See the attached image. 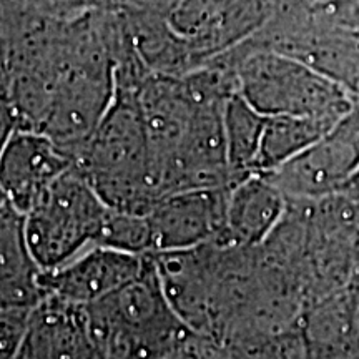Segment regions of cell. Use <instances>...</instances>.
<instances>
[{"mask_svg":"<svg viewBox=\"0 0 359 359\" xmlns=\"http://www.w3.org/2000/svg\"><path fill=\"white\" fill-rule=\"evenodd\" d=\"M109 210L74 167L62 175L24 215L27 243L42 271L62 266L95 245Z\"/></svg>","mask_w":359,"mask_h":359,"instance_id":"277c9868","label":"cell"},{"mask_svg":"<svg viewBox=\"0 0 359 359\" xmlns=\"http://www.w3.org/2000/svg\"><path fill=\"white\" fill-rule=\"evenodd\" d=\"M233 187L183 190L163 196L147 215L155 253L222 243Z\"/></svg>","mask_w":359,"mask_h":359,"instance_id":"52a82bcc","label":"cell"},{"mask_svg":"<svg viewBox=\"0 0 359 359\" xmlns=\"http://www.w3.org/2000/svg\"><path fill=\"white\" fill-rule=\"evenodd\" d=\"M74 168L116 212L148 215L163 198L137 88L116 85L110 110L75 155Z\"/></svg>","mask_w":359,"mask_h":359,"instance_id":"6da1fadb","label":"cell"},{"mask_svg":"<svg viewBox=\"0 0 359 359\" xmlns=\"http://www.w3.org/2000/svg\"><path fill=\"white\" fill-rule=\"evenodd\" d=\"M280 4L281 0H182L168 24L193 70H198L255 37Z\"/></svg>","mask_w":359,"mask_h":359,"instance_id":"5b68a950","label":"cell"},{"mask_svg":"<svg viewBox=\"0 0 359 359\" xmlns=\"http://www.w3.org/2000/svg\"><path fill=\"white\" fill-rule=\"evenodd\" d=\"M264 123L266 115L259 114L240 93L228 97L224 103V133L230 167L238 182L255 175Z\"/></svg>","mask_w":359,"mask_h":359,"instance_id":"5bb4252c","label":"cell"},{"mask_svg":"<svg viewBox=\"0 0 359 359\" xmlns=\"http://www.w3.org/2000/svg\"><path fill=\"white\" fill-rule=\"evenodd\" d=\"M339 120L318 116L273 115L266 116L262 147L255 173L268 175L302 154L330 132Z\"/></svg>","mask_w":359,"mask_h":359,"instance_id":"4fadbf2b","label":"cell"},{"mask_svg":"<svg viewBox=\"0 0 359 359\" xmlns=\"http://www.w3.org/2000/svg\"><path fill=\"white\" fill-rule=\"evenodd\" d=\"M346 195H348V193H346ZM349 196H351V195H349ZM351 200H353V208H354V219H356V223L359 224V196H351Z\"/></svg>","mask_w":359,"mask_h":359,"instance_id":"7402d4cb","label":"cell"},{"mask_svg":"<svg viewBox=\"0 0 359 359\" xmlns=\"http://www.w3.org/2000/svg\"><path fill=\"white\" fill-rule=\"evenodd\" d=\"M95 245L128 251L135 255H151V226L147 215H133L109 210L103 219Z\"/></svg>","mask_w":359,"mask_h":359,"instance_id":"9a60e30c","label":"cell"},{"mask_svg":"<svg viewBox=\"0 0 359 359\" xmlns=\"http://www.w3.org/2000/svg\"><path fill=\"white\" fill-rule=\"evenodd\" d=\"M290 200L266 175H250L231 188L224 248H253L264 243L288 212Z\"/></svg>","mask_w":359,"mask_h":359,"instance_id":"8fae6325","label":"cell"},{"mask_svg":"<svg viewBox=\"0 0 359 359\" xmlns=\"http://www.w3.org/2000/svg\"><path fill=\"white\" fill-rule=\"evenodd\" d=\"M311 4H325V2H333V0H309Z\"/></svg>","mask_w":359,"mask_h":359,"instance_id":"603a6c76","label":"cell"},{"mask_svg":"<svg viewBox=\"0 0 359 359\" xmlns=\"http://www.w3.org/2000/svg\"><path fill=\"white\" fill-rule=\"evenodd\" d=\"M344 193L351 196H359V168L356 170V173L353 175V178L349 180L348 187L344 188Z\"/></svg>","mask_w":359,"mask_h":359,"instance_id":"44dd1931","label":"cell"},{"mask_svg":"<svg viewBox=\"0 0 359 359\" xmlns=\"http://www.w3.org/2000/svg\"><path fill=\"white\" fill-rule=\"evenodd\" d=\"M359 168V98L325 137L268 173L290 201H314L344 191Z\"/></svg>","mask_w":359,"mask_h":359,"instance_id":"8992f818","label":"cell"},{"mask_svg":"<svg viewBox=\"0 0 359 359\" xmlns=\"http://www.w3.org/2000/svg\"><path fill=\"white\" fill-rule=\"evenodd\" d=\"M30 309L20 308H2V333H0V359H12L19 351L29 330Z\"/></svg>","mask_w":359,"mask_h":359,"instance_id":"e0dca14e","label":"cell"},{"mask_svg":"<svg viewBox=\"0 0 359 359\" xmlns=\"http://www.w3.org/2000/svg\"><path fill=\"white\" fill-rule=\"evenodd\" d=\"M0 163L2 200L27 215L45 191L74 167V156L47 135L15 130L4 138Z\"/></svg>","mask_w":359,"mask_h":359,"instance_id":"ba28073f","label":"cell"},{"mask_svg":"<svg viewBox=\"0 0 359 359\" xmlns=\"http://www.w3.org/2000/svg\"><path fill=\"white\" fill-rule=\"evenodd\" d=\"M42 268L25 238L24 215L2 200L0 210V296L2 308L34 311L47 291L40 283Z\"/></svg>","mask_w":359,"mask_h":359,"instance_id":"7c38bea8","label":"cell"},{"mask_svg":"<svg viewBox=\"0 0 359 359\" xmlns=\"http://www.w3.org/2000/svg\"><path fill=\"white\" fill-rule=\"evenodd\" d=\"M110 0H2V20H70L109 8Z\"/></svg>","mask_w":359,"mask_h":359,"instance_id":"2e32d148","label":"cell"},{"mask_svg":"<svg viewBox=\"0 0 359 359\" xmlns=\"http://www.w3.org/2000/svg\"><path fill=\"white\" fill-rule=\"evenodd\" d=\"M12 359H105V354L92 333L87 306L47 294Z\"/></svg>","mask_w":359,"mask_h":359,"instance_id":"30bf717a","label":"cell"},{"mask_svg":"<svg viewBox=\"0 0 359 359\" xmlns=\"http://www.w3.org/2000/svg\"><path fill=\"white\" fill-rule=\"evenodd\" d=\"M145 264L147 255L93 245L62 266L42 271L40 283L47 294L90 306L140 276Z\"/></svg>","mask_w":359,"mask_h":359,"instance_id":"9c48e42d","label":"cell"},{"mask_svg":"<svg viewBox=\"0 0 359 359\" xmlns=\"http://www.w3.org/2000/svg\"><path fill=\"white\" fill-rule=\"evenodd\" d=\"M182 0H110L109 8L168 19Z\"/></svg>","mask_w":359,"mask_h":359,"instance_id":"ac0fdd59","label":"cell"},{"mask_svg":"<svg viewBox=\"0 0 359 359\" xmlns=\"http://www.w3.org/2000/svg\"><path fill=\"white\" fill-rule=\"evenodd\" d=\"M115 95V60L102 11L95 35L53 88L37 132L47 135L75 158L105 118Z\"/></svg>","mask_w":359,"mask_h":359,"instance_id":"3957f363","label":"cell"},{"mask_svg":"<svg viewBox=\"0 0 359 359\" xmlns=\"http://www.w3.org/2000/svg\"><path fill=\"white\" fill-rule=\"evenodd\" d=\"M230 67L236 92L259 114L341 120L354 97L333 80L293 57L246 43L215 58Z\"/></svg>","mask_w":359,"mask_h":359,"instance_id":"7a4b0ae2","label":"cell"},{"mask_svg":"<svg viewBox=\"0 0 359 359\" xmlns=\"http://www.w3.org/2000/svg\"><path fill=\"white\" fill-rule=\"evenodd\" d=\"M198 338H200V336H198ZM198 338H196V339H198ZM195 343H196V341H195ZM195 343L190 344V346H187V348L178 349V351H175L172 354H168V356L165 359H196V356H195Z\"/></svg>","mask_w":359,"mask_h":359,"instance_id":"ffe728a7","label":"cell"},{"mask_svg":"<svg viewBox=\"0 0 359 359\" xmlns=\"http://www.w3.org/2000/svg\"><path fill=\"white\" fill-rule=\"evenodd\" d=\"M318 6L330 19L359 34V0H333Z\"/></svg>","mask_w":359,"mask_h":359,"instance_id":"d6986e66","label":"cell"}]
</instances>
